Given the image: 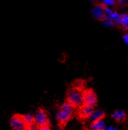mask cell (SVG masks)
Returning a JSON list of instances; mask_svg holds the SVG:
<instances>
[{
    "instance_id": "5b68a950",
    "label": "cell",
    "mask_w": 128,
    "mask_h": 130,
    "mask_svg": "<svg viewBox=\"0 0 128 130\" xmlns=\"http://www.w3.org/2000/svg\"><path fill=\"white\" fill-rule=\"evenodd\" d=\"M98 102V97L95 92L92 89H86L83 91V105L94 108Z\"/></svg>"
},
{
    "instance_id": "e0dca14e",
    "label": "cell",
    "mask_w": 128,
    "mask_h": 130,
    "mask_svg": "<svg viewBox=\"0 0 128 130\" xmlns=\"http://www.w3.org/2000/svg\"><path fill=\"white\" fill-rule=\"evenodd\" d=\"M123 40H124L125 44L128 46V33H127L126 34L124 35V36L123 37Z\"/></svg>"
},
{
    "instance_id": "7a4b0ae2",
    "label": "cell",
    "mask_w": 128,
    "mask_h": 130,
    "mask_svg": "<svg viewBox=\"0 0 128 130\" xmlns=\"http://www.w3.org/2000/svg\"><path fill=\"white\" fill-rule=\"evenodd\" d=\"M66 101L74 108L80 107L83 105V91L76 87H72L66 93Z\"/></svg>"
},
{
    "instance_id": "9c48e42d",
    "label": "cell",
    "mask_w": 128,
    "mask_h": 130,
    "mask_svg": "<svg viewBox=\"0 0 128 130\" xmlns=\"http://www.w3.org/2000/svg\"><path fill=\"white\" fill-rule=\"evenodd\" d=\"M111 117L117 122H122L126 119L127 115L124 110H116L112 112Z\"/></svg>"
},
{
    "instance_id": "8992f818",
    "label": "cell",
    "mask_w": 128,
    "mask_h": 130,
    "mask_svg": "<svg viewBox=\"0 0 128 130\" xmlns=\"http://www.w3.org/2000/svg\"><path fill=\"white\" fill-rule=\"evenodd\" d=\"M104 8H105V7L102 3L97 4L92 9L91 14L94 19L97 20L103 21L105 18Z\"/></svg>"
},
{
    "instance_id": "6da1fadb",
    "label": "cell",
    "mask_w": 128,
    "mask_h": 130,
    "mask_svg": "<svg viewBox=\"0 0 128 130\" xmlns=\"http://www.w3.org/2000/svg\"><path fill=\"white\" fill-rule=\"evenodd\" d=\"M74 108L70 103L66 101L60 106L56 113V120L61 127H63L72 119Z\"/></svg>"
},
{
    "instance_id": "44dd1931",
    "label": "cell",
    "mask_w": 128,
    "mask_h": 130,
    "mask_svg": "<svg viewBox=\"0 0 128 130\" xmlns=\"http://www.w3.org/2000/svg\"><path fill=\"white\" fill-rule=\"evenodd\" d=\"M60 130H63V129H60Z\"/></svg>"
},
{
    "instance_id": "8fae6325",
    "label": "cell",
    "mask_w": 128,
    "mask_h": 130,
    "mask_svg": "<svg viewBox=\"0 0 128 130\" xmlns=\"http://www.w3.org/2000/svg\"><path fill=\"white\" fill-rule=\"evenodd\" d=\"M23 119L27 126L34 124V115L31 113H28L25 115H23Z\"/></svg>"
},
{
    "instance_id": "d6986e66",
    "label": "cell",
    "mask_w": 128,
    "mask_h": 130,
    "mask_svg": "<svg viewBox=\"0 0 128 130\" xmlns=\"http://www.w3.org/2000/svg\"><path fill=\"white\" fill-rule=\"evenodd\" d=\"M119 3L120 5L125 6V5L127 4V2L125 1V0H120V1H119Z\"/></svg>"
},
{
    "instance_id": "ac0fdd59",
    "label": "cell",
    "mask_w": 128,
    "mask_h": 130,
    "mask_svg": "<svg viewBox=\"0 0 128 130\" xmlns=\"http://www.w3.org/2000/svg\"><path fill=\"white\" fill-rule=\"evenodd\" d=\"M38 130H52L49 126H44V127H41L38 128Z\"/></svg>"
},
{
    "instance_id": "4fadbf2b",
    "label": "cell",
    "mask_w": 128,
    "mask_h": 130,
    "mask_svg": "<svg viewBox=\"0 0 128 130\" xmlns=\"http://www.w3.org/2000/svg\"><path fill=\"white\" fill-rule=\"evenodd\" d=\"M102 4L105 7H114L115 5L117 4L116 1H114V0H103L102 1Z\"/></svg>"
},
{
    "instance_id": "277c9868",
    "label": "cell",
    "mask_w": 128,
    "mask_h": 130,
    "mask_svg": "<svg viewBox=\"0 0 128 130\" xmlns=\"http://www.w3.org/2000/svg\"><path fill=\"white\" fill-rule=\"evenodd\" d=\"M10 125L13 130H24L27 126L23 119V115L14 114L10 119Z\"/></svg>"
},
{
    "instance_id": "5bb4252c",
    "label": "cell",
    "mask_w": 128,
    "mask_h": 130,
    "mask_svg": "<svg viewBox=\"0 0 128 130\" xmlns=\"http://www.w3.org/2000/svg\"><path fill=\"white\" fill-rule=\"evenodd\" d=\"M102 21H103V24H104L106 27H107V28H111V27H113L115 25V23H114V22L111 21L109 20V19H108V18H104Z\"/></svg>"
},
{
    "instance_id": "52a82bcc",
    "label": "cell",
    "mask_w": 128,
    "mask_h": 130,
    "mask_svg": "<svg viewBox=\"0 0 128 130\" xmlns=\"http://www.w3.org/2000/svg\"><path fill=\"white\" fill-rule=\"evenodd\" d=\"M94 110V108L92 106H88V105H83L79 107V115L80 117L83 119H88Z\"/></svg>"
},
{
    "instance_id": "2e32d148",
    "label": "cell",
    "mask_w": 128,
    "mask_h": 130,
    "mask_svg": "<svg viewBox=\"0 0 128 130\" xmlns=\"http://www.w3.org/2000/svg\"><path fill=\"white\" fill-rule=\"evenodd\" d=\"M24 130H38V127L35 124H33L27 126Z\"/></svg>"
},
{
    "instance_id": "30bf717a",
    "label": "cell",
    "mask_w": 128,
    "mask_h": 130,
    "mask_svg": "<svg viewBox=\"0 0 128 130\" xmlns=\"http://www.w3.org/2000/svg\"><path fill=\"white\" fill-rule=\"evenodd\" d=\"M90 130H105L106 123L103 120L95 121L90 124Z\"/></svg>"
},
{
    "instance_id": "ba28073f",
    "label": "cell",
    "mask_w": 128,
    "mask_h": 130,
    "mask_svg": "<svg viewBox=\"0 0 128 130\" xmlns=\"http://www.w3.org/2000/svg\"><path fill=\"white\" fill-rule=\"evenodd\" d=\"M104 117H105V113H104V111L103 110H94L93 113H92V115L88 119V120L91 124L93 122H95V121L103 120Z\"/></svg>"
},
{
    "instance_id": "9a60e30c",
    "label": "cell",
    "mask_w": 128,
    "mask_h": 130,
    "mask_svg": "<svg viewBox=\"0 0 128 130\" xmlns=\"http://www.w3.org/2000/svg\"><path fill=\"white\" fill-rule=\"evenodd\" d=\"M83 87H84V82L83 80H81V79L76 81L75 85L74 86V87H76L77 89H80V90H82V89Z\"/></svg>"
},
{
    "instance_id": "ffe728a7",
    "label": "cell",
    "mask_w": 128,
    "mask_h": 130,
    "mask_svg": "<svg viewBox=\"0 0 128 130\" xmlns=\"http://www.w3.org/2000/svg\"><path fill=\"white\" fill-rule=\"evenodd\" d=\"M105 130H118V129L117 128H115V127H113V126H109V127H106Z\"/></svg>"
},
{
    "instance_id": "7c38bea8",
    "label": "cell",
    "mask_w": 128,
    "mask_h": 130,
    "mask_svg": "<svg viewBox=\"0 0 128 130\" xmlns=\"http://www.w3.org/2000/svg\"><path fill=\"white\" fill-rule=\"evenodd\" d=\"M120 25L124 30H128V13H122L121 15Z\"/></svg>"
},
{
    "instance_id": "3957f363",
    "label": "cell",
    "mask_w": 128,
    "mask_h": 130,
    "mask_svg": "<svg viewBox=\"0 0 128 130\" xmlns=\"http://www.w3.org/2000/svg\"><path fill=\"white\" fill-rule=\"evenodd\" d=\"M50 121L46 111L43 108L38 109L34 115V124L39 128L44 126H49Z\"/></svg>"
}]
</instances>
